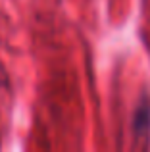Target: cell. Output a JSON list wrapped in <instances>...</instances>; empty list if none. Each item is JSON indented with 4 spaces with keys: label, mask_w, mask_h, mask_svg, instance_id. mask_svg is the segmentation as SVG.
Here are the masks:
<instances>
[{
    "label": "cell",
    "mask_w": 150,
    "mask_h": 152,
    "mask_svg": "<svg viewBox=\"0 0 150 152\" xmlns=\"http://www.w3.org/2000/svg\"><path fill=\"white\" fill-rule=\"evenodd\" d=\"M133 131L137 137L150 133V102H141L133 115Z\"/></svg>",
    "instance_id": "1"
}]
</instances>
